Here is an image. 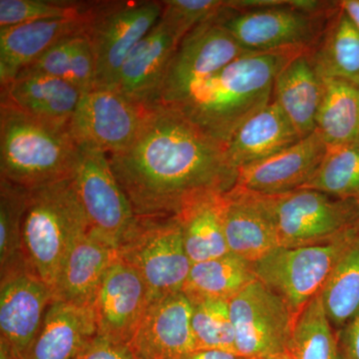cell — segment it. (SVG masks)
I'll return each mask as SVG.
<instances>
[{
  "label": "cell",
  "mask_w": 359,
  "mask_h": 359,
  "mask_svg": "<svg viewBox=\"0 0 359 359\" xmlns=\"http://www.w3.org/2000/svg\"><path fill=\"white\" fill-rule=\"evenodd\" d=\"M108 157L138 218L176 216L195 196L237 184L226 145L172 106L151 107L134 141Z\"/></svg>",
  "instance_id": "6da1fadb"
},
{
  "label": "cell",
  "mask_w": 359,
  "mask_h": 359,
  "mask_svg": "<svg viewBox=\"0 0 359 359\" xmlns=\"http://www.w3.org/2000/svg\"><path fill=\"white\" fill-rule=\"evenodd\" d=\"M302 48L252 52L236 59L172 106L215 140L226 146L238 127L271 102L280 71Z\"/></svg>",
  "instance_id": "7a4b0ae2"
},
{
  "label": "cell",
  "mask_w": 359,
  "mask_h": 359,
  "mask_svg": "<svg viewBox=\"0 0 359 359\" xmlns=\"http://www.w3.org/2000/svg\"><path fill=\"white\" fill-rule=\"evenodd\" d=\"M77 152L69 130L0 102V178L27 190L72 178Z\"/></svg>",
  "instance_id": "3957f363"
},
{
  "label": "cell",
  "mask_w": 359,
  "mask_h": 359,
  "mask_svg": "<svg viewBox=\"0 0 359 359\" xmlns=\"http://www.w3.org/2000/svg\"><path fill=\"white\" fill-rule=\"evenodd\" d=\"M88 231L73 178L29 190L23 222L25 252L52 294L71 248Z\"/></svg>",
  "instance_id": "277c9868"
},
{
  "label": "cell",
  "mask_w": 359,
  "mask_h": 359,
  "mask_svg": "<svg viewBox=\"0 0 359 359\" xmlns=\"http://www.w3.org/2000/svg\"><path fill=\"white\" fill-rule=\"evenodd\" d=\"M358 238L359 226L327 244L278 248L255 263L257 280L283 299L295 323Z\"/></svg>",
  "instance_id": "5b68a950"
},
{
  "label": "cell",
  "mask_w": 359,
  "mask_h": 359,
  "mask_svg": "<svg viewBox=\"0 0 359 359\" xmlns=\"http://www.w3.org/2000/svg\"><path fill=\"white\" fill-rule=\"evenodd\" d=\"M275 223L278 248L327 244L359 226L358 201L299 189L264 195Z\"/></svg>",
  "instance_id": "8992f818"
},
{
  "label": "cell",
  "mask_w": 359,
  "mask_h": 359,
  "mask_svg": "<svg viewBox=\"0 0 359 359\" xmlns=\"http://www.w3.org/2000/svg\"><path fill=\"white\" fill-rule=\"evenodd\" d=\"M77 145L72 178L89 231L119 250L136 228L139 218L113 173L108 155L91 144Z\"/></svg>",
  "instance_id": "52a82bcc"
},
{
  "label": "cell",
  "mask_w": 359,
  "mask_h": 359,
  "mask_svg": "<svg viewBox=\"0 0 359 359\" xmlns=\"http://www.w3.org/2000/svg\"><path fill=\"white\" fill-rule=\"evenodd\" d=\"M118 252L141 276L152 301L183 292L193 264L178 217L139 218Z\"/></svg>",
  "instance_id": "ba28073f"
},
{
  "label": "cell",
  "mask_w": 359,
  "mask_h": 359,
  "mask_svg": "<svg viewBox=\"0 0 359 359\" xmlns=\"http://www.w3.org/2000/svg\"><path fill=\"white\" fill-rule=\"evenodd\" d=\"M162 13L163 1H97L87 32L95 57V88L116 89L130 52Z\"/></svg>",
  "instance_id": "9c48e42d"
},
{
  "label": "cell",
  "mask_w": 359,
  "mask_h": 359,
  "mask_svg": "<svg viewBox=\"0 0 359 359\" xmlns=\"http://www.w3.org/2000/svg\"><path fill=\"white\" fill-rule=\"evenodd\" d=\"M332 14L313 15L292 6L290 0H278L273 6L252 11H237L226 0L217 20L245 51L289 48L311 51Z\"/></svg>",
  "instance_id": "30bf717a"
},
{
  "label": "cell",
  "mask_w": 359,
  "mask_h": 359,
  "mask_svg": "<svg viewBox=\"0 0 359 359\" xmlns=\"http://www.w3.org/2000/svg\"><path fill=\"white\" fill-rule=\"evenodd\" d=\"M217 16L194 28L180 42L168 67L158 105L183 102L198 85L236 59L252 53L241 47Z\"/></svg>",
  "instance_id": "8fae6325"
},
{
  "label": "cell",
  "mask_w": 359,
  "mask_h": 359,
  "mask_svg": "<svg viewBox=\"0 0 359 359\" xmlns=\"http://www.w3.org/2000/svg\"><path fill=\"white\" fill-rule=\"evenodd\" d=\"M236 353L250 359L285 354L294 320L278 295L261 280L229 302Z\"/></svg>",
  "instance_id": "7c38bea8"
},
{
  "label": "cell",
  "mask_w": 359,
  "mask_h": 359,
  "mask_svg": "<svg viewBox=\"0 0 359 359\" xmlns=\"http://www.w3.org/2000/svg\"><path fill=\"white\" fill-rule=\"evenodd\" d=\"M149 109L118 90L95 88L82 94L68 130L76 143L114 154L134 141Z\"/></svg>",
  "instance_id": "4fadbf2b"
},
{
  "label": "cell",
  "mask_w": 359,
  "mask_h": 359,
  "mask_svg": "<svg viewBox=\"0 0 359 359\" xmlns=\"http://www.w3.org/2000/svg\"><path fill=\"white\" fill-rule=\"evenodd\" d=\"M151 302L141 276L119 257L106 273L94 302L97 335L129 346Z\"/></svg>",
  "instance_id": "5bb4252c"
},
{
  "label": "cell",
  "mask_w": 359,
  "mask_h": 359,
  "mask_svg": "<svg viewBox=\"0 0 359 359\" xmlns=\"http://www.w3.org/2000/svg\"><path fill=\"white\" fill-rule=\"evenodd\" d=\"M193 304L183 292L149 304L129 346L139 359H186L197 351Z\"/></svg>",
  "instance_id": "9a60e30c"
},
{
  "label": "cell",
  "mask_w": 359,
  "mask_h": 359,
  "mask_svg": "<svg viewBox=\"0 0 359 359\" xmlns=\"http://www.w3.org/2000/svg\"><path fill=\"white\" fill-rule=\"evenodd\" d=\"M53 294L34 273L0 280V337L28 359Z\"/></svg>",
  "instance_id": "2e32d148"
},
{
  "label": "cell",
  "mask_w": 359,
  "mask_h": 359,
  "mask_svg": "<svg viewBox=\"0 0 359 359\" xmlns=\"http://www.w3.org/2000/svg\"><path fill=\"white\" fill-rule=\"evenodd\" d=\"M327 150V143L316 130L282 152L240 168L236 186L262 195L299 190L313 178Z\"/></svg>",
  "instance_id": "e0dca14e"
},
{
  "label": "cell",
  "mask_w": 359,
  "mask_h": 359,
  "mask_svg": "<svg viewBox=\"0 0 359 359\" xmlns=\"http://www.w3.org/2000/svg\"><path fill=\"white\" fill-rule=\"evenodd\" d=\"M97 2L86 13L0 27V86L13 81L21 70L58 42L87 33Z\"/></svg>",
  "instance_id": "ac0fdd59"
},
{
  "label": "cell",
  "mask_w": 359,
  "mask_h": 359,
  "mask_svg": "<svg viewBox=\"0 0 359 359\" xmlns=\"http://www.w3.org/2000/svg\"><path fill=\"white\" fill-rule=\"evenodd\" d=\"M224 231L231 254L257 263L278 249L275 223L264 195L235 186L224 194Z\"/></svg>",
  "instance_id": "d6986e66"
},
{
  "label": "cell",
  "mask_w": 359,
  "mask_h": 359,
  "mask_svg": "<svg viewBox=\"0 0 359 359\" xmlns=\"http://www.w3.org/2000/svg\"><path fill=\"white\" fill-rule=\"evenodd\" d=\"M180 39L159 20L125 60L116 90L135 103L159 104L161 89Z\"/></svg>",
  "instance_id": "ffe728a7"
},
{
  "label": "cell",
  "mask_w": 359,
  "mask_h": 359,
  "mask_svg": "<svg viewBox=\"0 0 359 359\" xmlns=\"http://www.w3.org/2000/svg\"><path fill=\"white\" fill-rule=\"evenodd\" d=\"M81 96L67 80L22 69L13 81L1 87L0 102L45 124L68 129Z\"/></svg>",
  "instance_id": "44dd1931"
},
{
  "label": "cell",
  "mask_w": 359,
  "mask_h": 359,
  "mask_svg": "<svg viewBox=\"0 0 359 359\" xmlns=\"http://www.w3.org/2000/svg\"><path fill=\"white\" fill-rule=\"evenodd\" d=\"M119 252L87 231L71 248L53 290V301L93 308L106 273Z\"/></svg>",
  "instance_id": "7402d4cb"
},
{
  "label": "cell",
  "mask_w": 359,
  "mask_h": 359,
  "mask_svg": "<svg viewBox=\"0 0 359 359\" xmlns=\"http://www.w3.org/2000/svg\"><path fill=\"white\" fill-rule=\"evenodd\" d=\"M299 140L287 116L271 100L238 127L226 144V156L238 170L278 154Z\"/></svg>",
  "instance_id": "603a6c76"
},
{
  "label": "cell",
  "mask_w": 359,
  "mask_h": 359,
  "mask_svg": "<svg viewBox=\"0 0 359 359\" xmlns=\"http://www.w3.org/2000/svg\"><path fill=\"white\" fill-rule=\"evenodd\" d=\"M96 335L93 308L53 301L28 359H76Z\"/></svg>",
  "instance_id": "cb8c5ba5"
},
{
  "label": "cell",
  "mask_w": 359,
  "mask_h": 359,
  "mask_svg": "<svg viewBox=\"0 0 359 359\" xmlns=\"http://www.w3.org/2000/svg\"><path fill=\"white\" fill-rule=\"evenodd\" d=\"M321 97L323 78L311 62L309 52L292 59L276 78L273 100L301 139L316 131Z\"/></svg>",
  "instance_id": "d4e9b609"
},
{
  "label": "cell",
  "mask_w": 359,
  "mask_h": 359,
  "mask_svg": "<svg viewBox=\"0 0 359 359\" xmlns=\"http://www.w3.org/2000/svg\"><path fill=\"white\" fill-rule=\"evenodd\" d=\"M224 194L207 192L195 196L176 215L192 264L230 254L224 231Z\"/></svg>",
  "instance_id": "484cf974"
},
{
  "label": "cell",
  "mask_w": 359,
  "mask_h": 359,
  "mask_svg": "<svg viewBox=\"0 0 359 359\" xmlns=\"http://www.w3.org/2000/svg\"><path fill=\"white\" fill-rule=\"evenodd\" d=\"M309 57L321 78L359 85V29L340 6L328 18Z\"/></svg>",
  "instance_id": "4316f807"
},
{
  "label": "cell",
  "mask_w": 359,
  "mask_h": 359,
  "mask_svg": "<svg viewBox=\"0 0 359 359\" xmlns=\"http://www.w3.org/2000/svg\"><path fill=\"white\" fill-rule=\"evenodd\" d=\"M257 278L254 263L230 252L193 264L183 292L193 304L204 299L230 302Z\"/></svg>",
  "instance_id": "83f0119b"
},
{
  "label": "cell",
  "mask_w": 359,
  "mask_h": 359,
  "mask_svg": "<svg viewBox=\"0 0 359 359\" xmlns=\"http://www.w3.org/2000/svg\"><path fill=\"white\" fill-rule=\"evenodd\" d=\"M316 130L327 146L359 142V85L339 78H323Z\"/></svg>",
  "instance_id": "f1b7e54d"
},
{
  "label": "cell",
  "mask_w": 359,
  "mask_h": 359,
  "mask_svg": "<svg viewBox=\"0 0 359 359\" xmlns=\"http://www.w3.org/2000/svg\"><path fill=\"white\" fill-rule=\"evenodd\" d=\"M29 190L0 178V280L34 273L23 242Z\"/></svg>",
  "instance_id": "f546056e"
},
{
  "label": "cell",
  "mask_w": 359,
  "mask_h": 359,
  "mask_svg": "<svg viewBox=\"0 0 359 359\" xmlns=\"http://www.w3.org/2000/svg\"><path fill=\"white\" fill-rule=\"evenodd\" d=\"M285 355L287 359H344L337 332L328 320L320 292L295 320Z\"/></svg>",
  "instance_id": "4dcf8cb0"
},
{
  "label": "cell",
  "mask_w": 359,
  "mask_h": 359,
  "mask_svg": "<svg viewBox=\"0 0 359 359\" xmlns=\"http://www.w3.org/2000/svg\"><path fill=\"white\" fill-rule=\"evenodd\" d=\"M323 306L337 332L359 311V238L340 257L320 292Z\"/></svg>",
  "instance_id": "1f68e13d"
},
{
  "label": "cell",
  "mask_w": 359,
  "mask_h": 359,
  "mask_svg": "<svg viewBox=\"0 0 359 359\" xmlns=\"http://www.w3.org/2000/svg\"><path fill=\"white\" fill-rule=\"evenodd\" d=\"M301 189L318 191L339 199H359V142L327 146L320 167Z\"/></svg>",
  "instance_id": "d6a6232c"
},
{
  "label": "cell",
  "mask_w": 359,
  "mask_h": 359,
  "mask_svg": "<svg viewBox=\"0 0 359 359\" xmlns=\"http://www.w3.org/2000/svg\"><path fill=\"white\" fill-rule=\"evenodd\" d=\"M192 330L197 351L219 349L236 353L229 302L204 299L194 302Z\"/></svg>",
  "instance_id": "836d02e7"
},
{
  "label": "cell",
  "mask_w": 359,
  "mask_h": 359,
  "mask_svg": "<svg viewBox=\"0 0 359 359\" xmlns=\"http://www.w3.org/2000/svg\"><path fill=\"white\" fill-rule=\"evenodd\" d=\"M93 1L0 0V27L43 20L72 18L86 13Z\"/></svg>",
  "instance_id": "e575fe53"
},
{
  "label": "cell",
  "mask_w": 359,
  "mask_h": 359,
  "mask_svg": "<svg viewBox=\"0 0 359 359\" xmlns=\"http://www.w3.org/2000/svg\"><path fill=\"white\" fill-rule=\"evenodd\" d=\"M226 4V0H165L160 20L181 41L194 28L218 15Z\"/></svg>",
  "instance_id": "d590c367"
},
{
  "label": "cell",
  "mask_w": 359,
  "mask_h": 359,
  "mask_svg": "<svg viewBox=\"0 0 359 359\" xmlns=\"http://www.w3.org/2000/svg\"><path fill=\"white\" fill-rule=\"evenodd\" d=\"M71 81L82 94L95 88V57L87 33L75 37L71 60Z\"/></svg>",
  "instance_id": "8d00e7d4"
},
{
  "label": "cell",
  "mask_w": 359,
  "mask_h": 359,
  "mask_svg": "<svg viewBox=\"0 0 359 359\" xmlns=\"http://www.w3.org/2000/svg\"><path fill=\"white\" fill-rule=\"evenodd\" d=\"M79 35V34H77ZM77 35L68 37L58 42L44 52L39 58L25 69L42 73L49 76L61 78L71 81V60H72L73 44Z\"/></svg>",
  "instance_id": "74e56055"
},
{
  "label": "cell",
  "mask_w": 359,
  "mask_h": 359,
  "mask_svg": "<svg viewBox=\"0 0 359 359\" xmlns=\"http://www.w3.org/2000/svg\"><path fill=\"white\" fill-rule=\"evenodd\" d=\"M76 359H139L128 344L94 337Z\"/></svg>",
  "instance_id": "f35d334b"
},
{
  "label": "cell",
  "mask_w": 359,
  "mask_h": 359,
  "mask_svg": "<svg viewBox=\"0 0 359 359\" xmlns=\"http://www.w3.org/2000/svg\"><path fill=\"white\" fill-rule=\"evenodd\" d=\"M337 337L344 359H359V311L337 332Z\"/></svg>",
  "instance_id": "ab89813d"
},
{
  "label": "cell",
  "mask_w": 359,
  "mask_h": 359,
  "mask_svg": "<svg viewBox=\"0 0 359 359\" xmlns=\"http://www.w3.org/2000/svg\"><path fill=\"white\" fill-rule=\"evenodd\" d=\"M186 359H250L233 351L219 349H201L194 351Z\"/></svg>",
  "instance_id": "60d3db41"
},
{
  "label": "cell",
  "mask_w": 359,
  "mask_h": 359,
  "mask_svg": "<svg viewBox=\"0 0 359 359\" xmlns=\"http://www.w3.org/2000/svg\"><path fill=\"white\" fill-rule=\"evenodd\" d=\"M339 6L359 29V0H341Z\"/></svg>",
  "instance_id": "b9f144b4"
},
{
  "label": "cell",
  "mask_w": 359,
  "mask_h": 359,
  "mask_svg": "<svg viewBox=\"0 0 359 359\" xmlns=\"http://www.w3.org/2000/svg\"><path fill=\"white\" fill-rule=\"evenodd\" d=\"M0 359H21L13 346L0 337Z\"/></svg>",
  "instance_id": "7bdbcfd3"
},
{
  "label": "cell",
  "mask_w": 359,
  "mask_h": 359,
  "mask_svg": "<svg viewBox=\"0 0 359 359\" xmlns=\"http://www.w3.org/2000/svg\"><path fill=\"white\" fill-rule=\"evenodd\" d=\"M259 359H287L285 354H280V355L268 356V358H259Z\"/></svg>",
  "instance_id": "ee69618b"
},
{
  "label": "cell",
  "mask_w": 359,
  "mask_h": 359,
  "mask_svg": "<svg viewBox=\"0 0 359 359\" xmlns=\"http://www.w3.org/2000/svg\"><path fill=\"white\" fill-rule=\"evenodd\" d=\"M356 201H358V207H359V199H358Z\"/></svg>",
  "instance_id": "f6af8a7d"
}]
</instances>
